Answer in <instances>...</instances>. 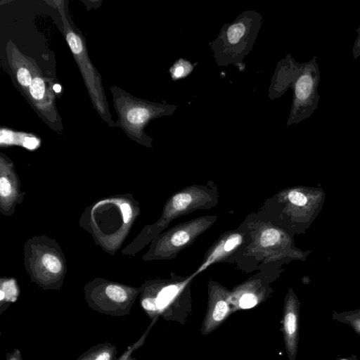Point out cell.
Returning <instances> with one entry per match:
<instances>
[{
  "label": "cell",
  "mask_w": 360,
  "mask_h": 360,
  "mask_svg": "<svg viewBox=\"0 0 360 360\" xmlns=\"http://www.w3.org/2000/svg\"><path fill=\"white\" fill-rule=\"evenodd\" d=\"M238 227L245 233V241L226 262L235 264L245 273L283 271V265L304 262L313 252L297 248L292 234L259 211L248 214Z\"/></svg>",
  "instance_id": "6da1fadb"
},
{
  "label": "cell",
  "mask_w": 360,
  "mask_h": 360,
  "mask_svg": "<svg viewBox=\"0 0 360 360\" xmlns=\"http://www.w3.org/2000/svg\"><path fill=\"white\" fill-rule=\"evenodd\" d=\"M140 214L139 202L132 194H117L86 207L79 226L91 234L104 252L112 256L122 247Z\"/></svg>",
  "instance_id": "7a4b0ae2"
},
{
  "label": "cell",
  "mask_w": 360,
  "mask_h": 360,
  "mask_svg": "<svg viewBox=\"0 0 360 360\" xmlns=\"http://www.w3.org/2000/svg\"><path fill=\"white\" fill-rule=\"evenodd\" d=\"M316 58L315 56L308 62L299 63L289 53L278 63L270 90L275 97L281 96L288 88L293 91L287 126L309 118L318 108L321 72Z\"/></svg>",
  "instance_id": "3957f363"
},
{
  "label": "cell",
  "mask_w": 360,
  "mask_h": 360,
  "mask_svg": "<svg viewBox=\"0 0 360 360\" xmlns=\"http://www.w3.org/2000/svg\"><path fill=\"white\" fill-rule=\"evenodd\" d=\"M325 200L321 187L291 186L266 199L258 211L293 236L300 235L316 219Z\"/></svg>",
  "instance_id": "277c9868"
},
{
  "label": "cell",
  "mask_w": 360,
  "mask_h": 360,
  "mask_svg": "<svg viewBox=\"0 0 360 360\" xmlns=\"http://www.w3.org/2000/svg\"><path fill=\"white\" fill-rule=\"evenodd\" d=\"M219 202V191L213 181L204 184H193L173 193L164 205L160 218L146 225L138 236L124 249L122 254L134 256L156 236L167 228L174 219L198 210L214 207Z\"/></svg>",
  "instance_id": "5b68a950"
},
{
  "label": "cell",
  "mask_w": 360,
  "mask_h": 360,
  "mask_svg": "<svg viewBox=\"0 0 360 360\" xmlns=\"http://www.w3.org/2000/svg\"><path fill=\"white\" fill-rule=\"evenodd\" d=\"M24 266L31 280L44 288H57L68 270L65 255L56 240L36 235L23 245Z\"/></svg>",
  "instance_id": "8992f818"
},
{
  "label": "cell",
  "mask_w": 360,
  "mask_h": 360,
  "mask_svg": "<svg viewBox=\"0 0 360 360\" xmlns=\"http://www.w3.org/2000/svg\"><path fill=\"white\" fill-rule=\"evenodd\" d=\"M261 24L260 15L255 11H246L226 28H222L212 44L218 65L240 63L251 50Z\"/></svg>",
  "instance_id": "52a82bcc"
},
{
  "label": "cell",
  "mask_w": 360,
  "mask_h": 360,
  "mask_svg": "<svg viewBox=\"0 0 360 360\" xmlns=\"http://www.w3.org/2000/svg\"><path fill=\"white\" fill-rule=\"evenodd\" d=\"M217 219V217L214 215L198 217L162 232L150 242L142 259L150 262L174 259L181 251L209 229Z\"/></svg>",
  "instance_id": "ba28073f"
},
{
  "label": "cell",
  "mask_w": 360,
  "mask_h": 360,
  "mask_svg": "<svg viewBox=\"0 0 360 360\" xmlns=\"http://www.w3.org/2000/svg\"><path fill=\"white\" fill-rule=\"evenodd\" d=\"M282 271L262 270L236 285L231 290L233 309H248L263 302L273 294L270 284Z\"/></svg>",
  "instance_id": "9c48e42d"
},
{
  "label": "cell",
  "mask_w": 360,
  "mask_h": 360,
  "mask_svg": "<svg viewBox=\"0 0 360 360\" xmlns=\"http://www.w3.org/2000/svg\"><path fill=\"white\" fill-rule=\"evenodd\" d=\"M232 311H233V309L231 303V290L210 279L207 307L200 328L201 333L207 335L212 333L224 321Z\"/></svg>",
  "instance_id": "30bf717a"
},
{
  "label": "cell",
  "mask_w": 360,
  "mask_h": 360,
  "mask_svg": "<svg viewBox=\"0 0 360 360\" xmlns=\"http://www.w3.org/2000/svg\"><path fill=\"white\" fill-rule=\"evenodd\" d=\"M25 192L13 162L4 155L0 159V212L10 217L15 212L17 205L24 200Z\"/></svg>",
  "instance_id": "8fae6325"
},
{
  "label": "cell",
  "mask_w": 360,
  "mask_h": 360,
  "mask_svg": "<svg viewBox=\"0 0 360 360\" xmlns=\"http://www.w3.org/2000/svg\"><path fill=\"white\" fill-rule=\"evenodd\" d=\"M245 241L244 231L238 227L222 233L205 254L202 263L191 274L195 278L211 265L226 262Z\"/></svg>",
  "instance_id": "7c38bea8"
},
{
  "label": "cell",
  "mask_w": 360,
  "mask_h": 360,
  "mask_svg": "<svg viewBox=\"0 0 360 360\" xmlns=\"http://www.w3.org/2000/svg\"><path fill=\"white\" fill-rule=\"evenodd\" d=\"M300 309L297 296L289 288L284 299L282 319L284 344L289 360H295L297 354Z\"/></svg>",
  "instance_id": "4fadbf2b"
},
{
  "label": "cell",
  "mask_w": 360,
  "mask_h": 360,
  "mask_svg": "<svg viewBox=\"0 0 360 360\" xmlns=\"http://www.w3.org/2000/svg\"><path fill=\"white\" fill-rule=\"evenodd\" d=\"M86 288L91 296L118 304L126 302L137 292L136 289L101 278H95Z\"/></svg>",
  "instance_id": "5bb4252c"
},
{
  "label": "cell",
  "mask_w": 360,
  "mask_h": 360,
  "mask_svg": "<svg viewBox=\"0 0 360 360\" xmlns=\"http://www.w3.org/2000/svg\"><path fill=\"white\" fill-rule=\"evenodd\" d=\"M332 318L336 321L349 325L356 333L360 335V309L342 313L333 311Z\"/></svg>",
  "instance_id": "9a60e30c"
},
{
  "label": "cell",
  "mask_w": 360,
  "mask_h": 360,
  "mask_svg": "<svg viewBox=\"0 0 360 360\" xmlns=\"http://www.w3.org/2000/svg\"><path fill=\"white\" fill-rule=\"evenodd\" d=\"M150 111L146 108H134L127 115L128 121L134 124H141L150 117Z\"/></svg>",
  "instance_id": "2e32d148"
},
{
  "label": "cell",
  "mask_w": 360,
  "mask_h": 360,
  "mask_svg": "<svg viewBox=\"0 0 360 360\" xmlns=\"http://www.w3.org/2000/svg\"><path fill=\"white\" fill-rule=\"evenodd\" d=\"M44 83L41 78L36 77L32 79L30 85V91L34 99H41L44 94Z\"/></svg>",
  "instance_id": "e0dca14e"
},
{
  "label": "cell",
  "mask_w": 360,
  "mask_h": 360,
  "mask_svg": "<svg viewBox=\"0 0 360 360\" xmlns=\"http://www.w3.org/2000/svg\"><path fill=\"white\" fill-rule=\"evenodd\" d=\"M192 70V66L187 61L177 62L173 68L172 75L175 79L181 78Z\"/></svg>",
  "instance_id": "ac0fdd59"
},
{
  "label": "cell",
  "mask_w": 360,
  "mask_h": 360,
  "mask_svg": "<svg viewBox=\"0 0 360 360\" xmlns=\"http://www.w3.org/2000/svg\"><path fill=\"white\" fill-rule=\"evenodd\" d=\"M67 41L70 45V49L75 53H79L82 50V45L79 37L72 32L67 34Z\"/></svg>",
  "instance_id": "d6986e66"
},
{
  "label": "cell",
  "mask_w": 360,
  "mask_h": 360,
  "mask_svg": "<svg viewBox=\"0 0 360 360\" xmlns=\"http://www.w3.org/2000/svg\"><path fill=\"white\" fill-rule=\"evenodd\" d=\"M17 77L20 84L25 86L30 85L32 81L30 72L23 68L18 70Z\"/></svg>",
  "instance_id": "ffe728a7"
},
{
  "label": "cell",
  "mask_w": 360,
  "mask_h": 360,
  "mask_svg": "<svg viewBox=\"0 0 360 360\" xmlns=\"http://www.w3.org/2000/svg\"><path fill=\"white\" fill-rule=\"evenodd\" d=\"M143 307L148 311H158L155 300L149 297H145L142 300Z\"/></svg>",
  "instance_id": "44dd1931"
},
{
  "label": "cell",
  "mask_w": 360,
  "mask_h": 360,
  "mask_svg": "<svg viewBox=\"0 0 360 360\" xmlns=\"http://www.w3.org/2000/svg\"><path fill=\"white\" fill-rule=\"evenodd\" d=\"M356 32H357L358 35L354 41L352 50L354 59H357L360 57V25L356 29Z\"/></svg>",
  "instance_id": "7402d4cb"
},
{
  "label": "cell",
  "mask_w": 360,
  "mask_h": 360,
  "mask_svg": "<svg viewBox=\"0 0 360 360\" xmlns=\"http://www.w3.org/2000/svg\"><path fill=\"white\" fill-rule=\"evenodd\" d=\"M37 141L34 138H27L25 141V146L29 148H33L37 145Z\"/></svg>",
  "instance_id": "603a6c76"
},
{
  "label": "cell",
  "mask_w": 360,
  "mask_h": 360,
  "mask_svg": "<svg viewBox=\"0 0 360 360\" xmlns=\"http://www.w3.org/2000/svg\"><path fill=\"white\" fill-rule=\"evenodd\" d=\"M110 355L108 352H103L99 354L95 360H110Z\"/></svg>",
  "instance_id": "cb8c5ba5"
},
{
  "label": "cell",
  "mask_w": 360,
  "mask_h": 360,
  "mask_svg": "<svg viewBox=\"0 0 360 360\" xmlns=\"http://www.w3.org/2000/svg\"><path fill=\"white\" fill-rule=\"evenodd\" d=\"M60 89H61V87L59 84H55L53 86V90L56 91V92H60Z\"/></svg>",
  "instance_id": "d4e9b609"
},
{
  "label": "cell",
  "mask_w": 360,
  "mask_h": 360,
  "mask_svg": "<svg viewBox=\"0 0 360 360\" xmlns=\"http://www.w3.org/2000/svg\"><path fill=\"white\" fill-rule=\"evenodd\" d=\"M338 360H349V359H338Z\"/></svg>",
  "instance_id": "484cf974"
}]
</instances>
